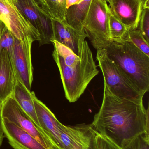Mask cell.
Returning <instances> with one entry per match:
<instances>
[{
    "label": "cell",
    "instance_id": "484cf974",
    "mask_svg": "<svg viewBox=\"0 0 149 149\" xmlns=\"http://www.w3.org/2000/svg\"><path fill=\"white\" fill-rule=\"evenodd\" d=\"M5 28H6V26H5L4 23L2 21L0 20V38H1V36Z\"/></svg>",
    "mask_w": 149,
    "mask_h": 149
},
{
    "label": "cell",
    "instance_id": "ffe728a7",
    "mask_svg": "<svg viewBox=\"0 0 149 149\" xmlns=\"http://www.w3.org/2000/svg\"><path fill=\"white\" fill-rule=\"evenodd\" d=\"M124 41L133 44L141 51L149 57V43L144 39L139 29H136L129 30L127 36Z\"/></svg>",
    "mask_w": 149,
    "mask_h": 149
},
{
    "label": "cell",
    "instance_id": "83f0119b",
    "mask_svg": "<svg viewBox=\"0 0 149 149\" xmlns=\"http://www.w3.org/2000/svg\"><path fill=\"white\" fill-rule=\"evenodd\" d=\"M3 137H4V134H3V131L1 126V123H0V147L1 145Z\"/></svg>",
    "mask_w": 149,
    "mask_h": 149
},
{
    "label": "cell",
    "instance_id": "ac0fdd59",
    "mask_svg": "<svg viewBox=\"0 0 149 149\" xmlns=\"http://www.w3.org/2000/svg\"><path fill=\"white\" fill-rule=\"evenodd\" d=\"M94 130L92 124H78L70 149H94Z\"/></svg>",
    "mask_w": 149,
    "mask_h": 149
},
{
    "label": "cell",
    "instance_id": "5bb4252c",
    "mask_svg": "<svg viewBox=\"0 0 149 149\" xmlns=\"http://www.w3.org/2000/svg\"><path fill=\"white\" fill-rule=\"evenodd\" d=\"M13 64L8 52L3 50L0 53V101L12 95L17 82Z\"/></svg>",
    "mask_w": 149,
    "mask_h": 149
},
{
    "label": "cell",
    "instance_id": "f546056e",
    "mask_svg": "<svg viewBox=\"0 0 149 149\" xmlns=\"http://www.w3.org/2000/svg\"><path fill=\"white\" fill-rule=\"evenodd\" d=\"M108 2H110V1H111V0H106Z\"/></svg>",
    "mask_w": 149,
    "mask_h": 149
},
{
    "label": "cell",
    "instance_id": "f1b7e54d",
    "mask_svg": "<svg viewBox=\"0 0 149 149\" xmlns=\"http://www.w3.org/2000/svg\"><path fill=\"white\" fill-rule=\"evenodd\" d=\"M1 102L0 101V110H1V104H2Z\"/></svg>",
    "mask_w": 149,
    "mask_h": 149
},
{
    "label": "cell",
    "instance_id": "7a4b0ae2",
    "mask_svg": "<svg viewBox=\"0 0 149 149\" xmlns=\"http://www.w3.org/2000/svg\"><path fill=\"white\" fill-rule=\"evenodd\" d=\"M104 49L108 57L142 93L149 91V56L127 41L111 42Z\"/></svg>",
    "mask_w": 149,
    "mask_h": 149
},
{
    "label": "cell",
    "instance_id": "44dd1931",
    "mask_svg": "<svg viewBox=\"0 0 149 149\" xmlns=\"http://www.w3.org/2000/svg\"><path fill=\"white\" fill-rule=\"evenodd\" d=\"M121 149H149V133L136 136L122 145Z\"/></svg>",
    "mask_w": 149,
    "mask_h": 149
},
{
    "label": "cell",
    "instance_id": "277c9868",
    "mask_svg": "<svg viewBox=\"0 0 149 149\" xmlns=\"http://www.w3.org/2000/svg\"><path fill=\"white\" fill-rule=\"evenodd\" d=\"M97 50L96 59L103 74L104 83L112 93L121 99L143 102L144 94L108 57L105 49Z\"/></svg>",
    "mask_w": 149,
    "mask_h": 149
},
{
    "label": "cell",
    "instance_id": "9a60e30c",
    "mask_svg": "<svg viewBox=\"0 0 149 149\" xmlns=\"http://www.w3.org/2000/svg\"><path fill=\"white\" fill-rule=\"evenodd\" d=\"M11 96L36 125L41 129L35 110L32 93L30 90H28L23 84L17 80Z\"/></svg>",
    "mask_w": 149,
    "mask_h": 149
},
{
    "label": "cell",
    "instance_id": "e0dca14e",
    "mask_svg": "<svg viewBox=\"0 0 149 149\" xmlns=\"http://www.w3.org/2000/svg\"><path fill=\"white\" fill-rule=\"evenodd\" d=\"M42 11L51 19L67 25L66 0H35Z\"/></svg>",
    "mask_w": 149,
    "mask_h": 149
},
{
    "label": "cell",
    "instance_id": "6da1fadb",
    "mask_svg": "<svg viewBox=\"0 0 149 149\" xmlns=\"http://www.w3.org/2000/svg\"><path fill=\"white\" fill-rule=\"evenodd\" d=\"M91 124L95 131L121 149L136 136L149 133V108H145L143 102L117 97L104 83L101 107Z\"/></svg>",
    "mask_w": 149,
    "mask_h": 149
},
{
    "label": "cell",
    "instance_id": "8992f818",
    "mask_svg": "<svg viewBox=\"0 0 149 149\" xmlns=\"http://www.w3.org/2000/svg\"><path fill=\"white\" fill-rule=\"evenodd\" d=\"M0 20L19 41H40L39 33L24 17L12 0H0Z\"/></svg>",
    "mask_w": 149,
    "mask_h": 149
},
{
    "label": "cell",
    "instance_id": "7402d4cb",
    "mask_svg": "<svg viewBox=\"0 0 149 149\" xmlns=\"http://www.w3.org/2000/svg\"><path fill=\"white\" fill-rule=\"evenodd\" d=\"M15 39V36L6 27L0 38V53L3 50H6L11 58Z\"/></svg>",
    "mask_w": 149,
    "mask_h": 149
},
{
    "label": "cell",
    "instance_id": "3957f363",
    "mask_svg": "<svg viewBox=\"0 0 149 149\" xmlns=\"http://www.w3.org/2000/svg\"><path fill=\"white\" fill-rule=\"evenodd\" d=\"M52 56L59 70L66 98L70 102H75L99 73L87 42H84L81 58L75 64L66 65L54 51Z\"/></svg>",
    "mask_w": 149,
    "mask_h": 149
},
{
    "label": "cell",
    "instance_id": "603a6c76",
    "mask_svg": "<svg viewBox=\"0 0 149 149\" xmlns=\"http://www.w3.org/2000/svg\"><path fill=\"white\" fill-rule=\"evenodd\" d=\"M139 30L147 42L149 43V8L143 9L139 23Z\"/></svg>",
    "mask_w": 149,
    "mask_h": 149
},
{
    "label": "cell",
    "instance_id": "d6986e66",
    "mask_svg": "<svg viewBox=\"0 0 149 149\" xmlns=\"http://www.w3.org/2000/svg\"><path fill=\"white\" fill-rule=\"evenodd\" d=\"M109 31L111 42H117L124 41L128 32L126 27L111 14L109 17Z\"/></svg>",
    "mask_w": 149,
    "mask_h": 149
},
{
    "label": "cell",
    "instance_id": "d4e9b609",
    "mask_svg": "<svg viewBox=\"0 0 149 149\" xmlns=\"http://www.w3.org/2000/svg\"><path fill=\"white\" fill-rule=\"evenodd\" d=\"M80 0H66V8H68L73 5H75L78 4Z\"/></svg>",
    "mask_w": 149,
    "mask_h": 149
},
{
    "label": "cell",
    "instance_id": "7c38bea8",
    "mask_svg": "<svg viewBox=\"0 0 149 149\" xmlns=\"http://www.w3.org/2000/svg\"><path fill=\"white\" fill-rule=\"evenodd\" d=\"M53 29V41L69 48L76 56L80 57L83 44L87 37L85 31H79L52 19Z\"/></svg>",
    "mask_w": 149,
    "mask_h": 149
},
{
    "label": "cell",
    "instance_id": "2e32d148",
    "mask_svg": "<svg viewBox=\"0 0 149 149\" xmlns=\"http://www.w3.org/2000/svg\"><path fill=\"white\" fill-rule=\"evenodd\" d=\"M92 0H80L68 8L66 21L68 25L79 31H85L83 25Z\"/></svg>",
    "mask_w": 149,
    "mask_h": 149
},
{
    "label": "cell",
    "instance_id": "5b68a950",
    "mask_svg": "<svg viewBox=\"0 0 149 149\" xmlns=\"http://www.w3.org/2000/svg\"><path fill=\"white\" fill-rule=\"evenodd\" d=\"M110 14L106 0H92L83 27L92 45L97 50L105 49L111 42L109 31Z\"/></svg>",
    "mask_w": 149,
    "mask_h": 149
},
{
    "label": "cell",
    "instance_id": "cb8c5ba5",
    "mask_svg": "<svg viewBox=\"0 0 149 149\" xmlns=\"http://www.w3.org/2000/svg\"><path fill=\"white\" fill-rule=\"evenodd\" d=\"M94 149H121L94 130Z\"/></svg>",
    "mask_w": 149,
    "mask_h": 149
},
{
    "label": "cell",
    "instance_id": "ba28073f",
    "mask_svg": "<svg viewBox=\"0 0 149 149\" xmlns=\"http://www.w3.org/2000/svg\"><path fill=\"white\" fill-rule=\"evenodd\" d=\"M23 15L39 33L40 45L52 43V19L46 15L35 0H12Z\"/></svg>",
    "mask_w": 149,
    "mask_h": 149
},
{
    "label": "cell",
    "instance_id": "9c48e42d",
    "mask_svg": "<svg viewBox=\"0 0 149 149\" xmlns=\"http://www.w3.org/2000/svg\"><path fill=\"white\" fill-rule=\"evenodd\" d=\"M33 42L16 38L11 59L17 79L30 90L33 81L31 49Z\"/></svg>",
    "mask_w": 149,
    "mask_h": 149
},
{
    "label": "cell",
    "instance_id": "30bf717a",
    "mask_svg": "<svg viewBox=\"0 0 149 149\" xmlns=\"http://www.w3.org/2000/svg\"><path fill=\"white\" fill-rule=\"evenodd\" d=\"M36 113L41 128L54 149H63L60 135L65 125L56 118L50 110L32 93Z\"/></svg>",
    "mask_w": 149,
    "mask_h": 149
},
{
    "label": "cell",
    "instance_id": "52a82bcc",
    "mask_svg": "<svg viewBox=\"0 0 149 149\" xmlns=\"http://www.w3.org/2000/svg\"><path fill=\"white\" fill-rule=\"evenodd\" d=\"M0 118L6 119L25 130L46 148L54 149L43 130L36 125L11 95L2 102Z\"/></svg>",
    "mask_w": 149,
    "mask_h": 149
},
{
    "label": "cell",
    "instance_id": "8fae6325",
    "mask_svg": "<svg viewBox=\"0 0 149 149\" xmlns=\"http://www.w3.org/2000/svg\"><path fill=\"white\" fill-rule=\"evenodd\" d=\"M111 14L122 23L128 30L136 29L139 26L143 6L138 0H111Z\"/></svg>",
    "mask_w": 149,
    "mask_h": 149
},
{
    "label": "cell",
    "instance_id": "4fadbf2b",
    "mask_svg": "<svg viewBox=\"0 0 149 149\" xmlns=\"http://www.w3.org/2000/svg\"><path fill=\"white\" fill-rule=\"evenodd\" d=\"M4 135L14 149H50L28 132L5 119L0 118Z\"/></svg>",
    "mask_w": 149,
    "mask_h": 149
},
{
    "label": "cell",
    "instance_id": "4316f807",
    "mask_svg": "<svg viewBox=\"0 0 149 149\" xmlns=\"http://www.w3.org/2000/svg\"><path fill=\"white\" fill-rule=\"evenodd\" d=\"M142 4L143 9L149 8V0H138Z\"/></svg>",
    "mask_w": 149,
    "mask_h": 149
}]
</instances>
